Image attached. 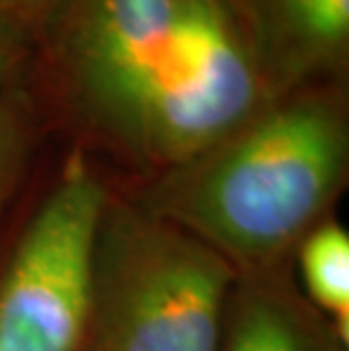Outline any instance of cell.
<instances>
[{
  "mask_svg": "<svg viewBox=\"0 0 349 351\" xmlns=\"http://www.w3.org/2000/svg\"><path fill=\"white\" fill-rule=\"evenodd\" d=\"M36 48L39 43L32 29L7 14H0V84L29 75Z\"/></svg>",
  "mask_w": 349,
  "mask_h": 351,
  "instance_id": "cell-9",
  "label": "cell"
},
{
  "mask_svg": "<svg viewBox=\"0 0 349 351\" xmlns=\"http://www.w3.org/2000/svg\"><path fill=\"white\" fill-rule=\"evenodd\" d=\"M272 95L340 80L349 57V0H227Z\"/></svg>",
  "mask_w": 349,
  "mask_h": 351,
  "instance_id": "cell-5",
  "label": "cell"
},
{
  "mask_svg": "<svg viewBox=\"0 0 349 351\" xmlns=\"http://www.w3.org/2000/svg\"><path fill=\"white\" fill-rule=\"evenodd\" d=\"M109 191L84 150L62 163L0 274V351H80Z\"/></svg>",
  "mask_w": 349,
  "mask_h": 351,
  "instance_id": "cell-4",
  "label": "cell"
},
{
  "mask_svg": "<svg viewBox=\"0 0 349 351\" xmlns=\"http://www.w3.org/2000/svg\"><path fill=\"white\" fill-rule=\"evenodd\" d=\"M272 267L239 272L215 351H340V338Z\"/></svg>",
  "mask_w": 349,
  "mask_h": 351,
  "instance_id": "cell-6",
  "label": "cell"
},
{
  "mask_svg": "<svg viewBox=\"0 0 349 351\" xmlns=\"http://www.w3.org/2000/svg\"><path fill=\"white\" fill-rule=\"evenodd\" d=\"M349 173L340 80L274 95L215 143L161 170L141 206L239 272L272 267L333 204Z\"/></svg>",
  "mask_w": 349,
  "mask_h": 351,
  "instance_id": "cell-2",
  "label": "cell"
},
{
  "mask_svg": "<svg viewBox=\"0 0 349 351\" xmlns=\"http://www.w3.org/2000/svg\"><path fill=\"white\" fill-rule=\"evenodd\" d=\"M236 276L189 231L109 199L93 250L95 351H215Z\"/></svg>",
  "mask_w": 349,
  "mask_h": 351,
  "instance_id": "cell-3",
  "label": "cell"
},
{
  "mask_svg": "<svg viewBox=\"0 0 349 351\" xmlns=\"http://www.w3.org/2000/svg\"><path fill=\"white\" fill-rule=\"evenodd\" d=\"M66 3L69 0H0V14H7L32 29L39 43L41 32L57 19Z\"/></svg>",
  "mask_w": 349,
  "mask_h": 351,
  "instance_id": "cell-10",
  "label": "cell"
},
{
  "mask_svg": "<svg viewBox=\"0 0 349 351\" xmlns=\"http://www.w3.org/2000/svg\"><path fill=\"white\" fill-rule=\"evenodd\" d=\"M32 75L84 134L154 173L274 98L227 0H69Z\"/></svg>",
  "mask_w": 349,
  "mask_h": 351,
  "instance_id": "cell-1",
  "label": "cell"
},
{
  "mask_svg": "<svg viewBox=\"0 0 349 351\" xmlns=\"http://www.w3.org/2000/svg\"><path fill=\"white\" fill-rule=\"evenodd\" d=\"M300 270L311 306L329 317L347 345L349 338V236L336 222H320L300 243Z\"/></svg>",
  "mask_w": 349,
  "mask_h": 351,
  "instance_id": "cell-8",
  "label": "cell"
},
{
  "mask_svg": "<svg viewBox=\"0 0 349 351\" xmlns=\"http://www.w3.org/2000/svg\"><path fill=\"white\" fill-rule=\"evenodd\" d=\"M46 132V100L32 73L0 84V215L16 195Z\"/></svg>",
  "mask_w": 349,
  "mask_h": 351,
  "instance_id": "cell-7",
  "label": "cell"
}]
</instances>
